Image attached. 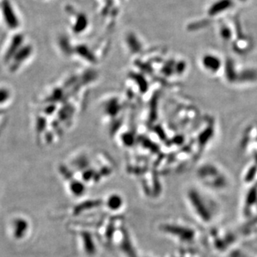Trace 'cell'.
Wrapping results in <instances>:
<instances>
[{
    "instance_id": "obj_1",
    "label": "cell",
    "mask_w": 257,
    "mask_h": 257,
    "mask_svg": "<svg viewBox=\"0 0 257 257\" xmlns=\"http://www.w3.org/2000/svg\"><path fill=\"white\" fill-rule=\"evenodd\" d=\"M120 204H121L120 198L118 197H115V196L111 197L109 201H108V206H109L110 208L113 209V210L119 208L120 207Z\"/></svg>"
}]
</instances>
